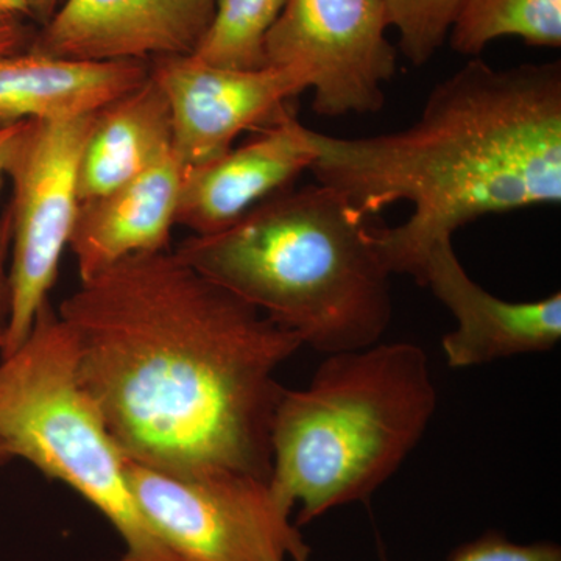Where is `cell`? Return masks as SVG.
<instances>
[{"label": "cell", "instance_id": "obj_1", "mask_svg": "<svg viewBox=\"0 0 561 561\" xmlns=\"http://www.w3.org/2000/svg\"><path fill=\"white\" fill-rule=\"evenodd\" d=\"M57 312L125 459L171 476L271 478L276 373L301 348L297 334L171 249L80 280Z\"/></svg>", "mask_w": 561, "mask_h": 561}, {"label": "cell", "instance_id": "obj_2", "mask_svg": "<svg viewBox=\"0 0 561 561\" xmlns=\"http://www.w3.org/2000/svg\"><path fill=\"white\" fill-rule=\"evenodd\" d=\"M308 139L309 172L362 216L412 206L373 239L390 275L419 283L432 247L465 225L561 202V62L474 58L435 84L404 130L351 139L308 128Z\"/></svg>", "mask_w": 561, "mask_h": 561}, {"label": "cell", "instance_id": "obj_3", "mask_svg": "<svg viewBox=\"0 0 561 561\" xmlns=\"http://www.w3.org/2000/svg\"><path fill=\"white\" fill-rule=\"evenodd\" d=\"M373 228L337 191L316 183L279 192L173 251L328 356L375 345L390 327L391 275Z\"/></svg>", "mask_w": 561, "mask_h": 561}, {"label": "cell", "instance_id": "obj_4", "mask_svg": "<svg viewBox=\"0 0 561 561\" xmlns=\"http://www.w3.org/2000/svg\"><path fill=\"white\" fill-rule=\"evenodd\" d=\"M437 389L409 342L328 354L305 389H284L272 421L273 493L306 526L367 501L426 434Z\"/></svg>", "mask_w": 561, "mask_h": 561}, {"label": "cell", "instance_id": "obj_5", "mask_svg": "<svg viewBox=\"0 0 561 561\" xmlns=\"http://www.w3.org/2000/svg\"><path fill=\"white\" fill-rule=\"evenodd\" d=\"M0 443L105 516L124 542L105 561H181L140 512L128 460L81 386L72 334L50 301L25 341L0 356Z\"/></svg>", "mask_w": 561, "mask_h": 561}, {"label": "cell", "instance_id": "obj_6", "mask_svg": "<svg viewBox=\"0 0 561 561\" xmlns=\"http://www.w3.org/2000/svg\"><path fill=\"white\" fill-rule=\"evenodd\" d=\"M140 512L181 561H294L311 556L268 479L171 476L127 461Z\"/></svg>", "mask_w": 561, "mask_h": 561}, {"label": "cell", "instance_id": "obj_7", "mask_svg": "<svg viewBox=\"0 0 561 561\" xmlns=\"http://www.w3.org/2000/svg\"><path fill=\"white\" fill-rule=\"evenodd\" d=\"M99 113V111H98ZM98 113L61 121H25L7 179L11 216L9 334L0 356L18 348L57 283L79 213V169Z\"/></svg>", "mask_w": 561, "mask_h": 561}, {"label": "cell", "instance_id": "obj_8", "mask_svg": "<svg viewBox=\"0 0 561 561\" xmlns=\"http://www.w3.org/2000/svg\"><path fill=\"white\" fill-rule=\"evenodd\" d=\"M389 27L383 0H287L265 39V66L297 73L319 116L378 113L397 73Z\"/></svg>", "mask_w": 561, "mask_h": 561}, {"label": "cell", "instance_id": "obj_9", "mask_svg": "<svg viewBox=\"0 0 561 561\" xmlns=\"http://www.w3.org/2000/svg\"><path fill=\"white\" fill-rule=\"evenodd\" d=\"M150 76L168 99L172 147L184 171L217 160L243 131L278 119L308 91L287 69L219 68L192 55L150 61Z\"/></svg>", "mask_w": 561, "mask_h": 561}, {"label": "cell", "instance_id": "obj_10", "mask_svg": "<svg viewBox=\"0 0 561 561\" xmlns=\"http://www.w3.org/2000/svg\"><path fill=\"white\" fill-rule=\"evenodd\" d=\"M213 0H62L31 49L81 61H153L191 55Z\"/></svg>", "mask_w": 561, "mask_h": 561}, {"label": "cell", "instance_id": "obj_11", "mask_svg": "<svg viewBox=\"0 0 561 561\" xmlns=\"http://www.w3.org/2000/svg\"><path fill=\"white\" fill-rule=\"evenodd\" d=\"M419 284L427 287L456 320V330L442 339L443 354L451 368L545 353L561 341L560 291L537 301L494 297L465 271L453 239H442L432 247Z\"/></svg>", "mask_w": 561, "mask_h": 561}, {"label": "cell", "instance_id": "obj_12", "mask_svg": "<svg viewBox=\"0 0 561 561\" xmlns=\"http://www.w3.org/2000/svg\"><path fill=\"white\" fill-rule=\"evenodd\" d=\"M312 161L308 127L287 110L253 139L184 173L176 225L192 234L224 230L254 206L294 186Z\"/></svg>", "mask_w": 561, "mask_h": 561}, {"label": "cell", "instance_id": "obj_13", "mask_svg": "<svg viewBox=\"0 0 561 561\" xmlns=\"http://www.w3.org/2000/svg\"><path fill=\"white\" fill-rule=\"evenodd\" d=\"M184 173L172 147L136 179L80 202L69 241L80 280L135 254L169 250Z\"/></svg>", "mask_w": 561, "mask_h": 561}, {"label": "cell", "instance_id": "obj_14", "mask_svg": "<svg viewBox=\"0 0 561 561\" xmlns=\"http://www.w3.org/2000/svg\"><path fill=\"white\" fill-rule=\"evenodd\" d=\"M149 76V61L70 60L31 46L0 55V125L98 113Z\"/></svg>", "mask_w": 561, "mask_h": 561}, {"label": "cell", "instance_id": "obj_15", "mask_svg": "<svg viewBox=\"0 0 561 561\" xmlns=\"http://www.w3.org/2000/svg\"><path fill=\"white\" fill-rule=\"evenodd\" d=\"M168 99L151 76L99 111L79 169L80 202L116 190L172 149Z\"/></svg>", "mask_w": 561, "mask_h": 561}, {"label": "cell", "instance_id": "obj_16", "mask_svg": "<svg viewBox=\"0 0 561 561\" xmlns=\"http://www.w3.org/2000/svg\"><path fill=\"white\" fill-rule=\"evenodd\" d=\"M448 38L467 57H478L501 38L559 49L561 0H467Z\"/></svg>", "mask_w": 561, "mask_h": 561}, {"label": "cell", "instance_id": "obj_17", "mask_svg": "<svg viewBox=\"0 0 561 561\" xmlns=\"http://www.w3.org/2000/svg\"><path fill=\"white\" fill-rule=\"evenodd\" d=\"M287 0H214L213 20L192 51L219 68H265V39Z\"/></svg>", "mask_w": 561, "mask_h": 561}, {"label": "cell", "instance_id": "obj_18", "mask_svg": "<svg viewBox=\"0 0 561 561\" xmlns=\"http://www.w3.org/2000/svg\"><path fill=\"white\" fill-rule=\"evenodd\" d=\"M467 0H383L400 49L413 66L432 60Z\"/></svg>", "mask_w": 561, "mask_h": 561}, {"label": "cell", "instance_id": "obj_19", "mask_svg": "<svg viewBox=\"0 0 561 561\" xmlns=\"http://www.w3.org/2000/svg\"><path fill=\"white\" fill-rule=\"evenodd\" d=\"M449 561H561V548L551 541L519 545L491 530L459 546Z\"/></svg>", "mask_w": 561, "mask_h": 561}, {"label": "cell", "instance_id": "obj_20", "mask_svg": "<svg viewBox=\"0 0 561 561\" xmlns=\"http://www.w3.org/2000/svg\"><path fill=\"white\" fill-rule=\"evenodd\" d=\"M10 250L11 216L7 208L0 216V351L5 346L11 316Z\"/></svg>", "mask_w": 561, "mask_h": 561}, {"label": "cell", "instance_id": "obj_21", "mask_svg": "<svg viewBox=\"0 0 561 561\" xmlns=\"http://www.w3.org/2000/svg\"><path fill=\"white\" fill-rule=\"evenodd\" d=\"M33 38H35V33L25 18L0 13V55L27 49Z\"/></svg>", "mask_w": 561, "mask_h": 561}, {"label": "cell", "instance_id": "obj_22", "mask_svg": "<svg viewBox=\"0 0 561 561\" xmlns=\"http://www.w3.org/2000/svg\"><path fill=\"white\" fill-rule=\"evenodd\" d=\"M24 124L25 121L0 125V190H2L3 180L7 179V165H9L14 140H16Z\"/></svg>", "mask_w": 561, "mask_h": 561}, {"label": "cell", "instance_id": "obj_23", "mask_svg": "<svg viewBox=\"0 0 561 561\" xmlns=\"http://www.w3.org/2000/svg\"><path fill=\"white\" fill-rule=\"evenodd\" d=\"M62 0H27L31 20L39 22L41 27L54 16Z\"/></svg>", "mask_w": 561, "mask_h": 561}, {"label": "cell", "instance_id": "obj_24", "mask_svg": "<svg viewBox=\"0 0 561 561\" xmlns=\"http://www.w3.org/2000/svg\"><path fill=\"white\" fill-rule=\"evenodd\" d=\"M0 13L16 14V16L31 20L27 0H0Z\"/></svg>", "mask_w": 561, "mask_h": 561}, {"label": "cell", "instance_id": "obj_25", "mask_svg": "<svg viewBox=\"0 0 561 561\" xmlns=\"http://www.w3.org/2000/svg\"><path fill=\"white\" fill-rule=\"evenodd\" d=\"M11 460H14L13 457H11V454L7 451L5 446L0 443V470H2L3 467H7Z\"/></svg>", "mask_w": 561, "mask_h": 561}, {"label": "cell", "instance_id": "obj_26", "mask_svg": "<svg viewBox=\"0 0 561 561\" xmlns=\"http://www.w3.org/2000/svg\"><path fill=\"white\" fill-rule=\"evenodd\" d=\"M294 561H309V557H306V559H298V560H294Z\"/></svg>", "mask_w": 561, "mask_h": 561}, {"label": "cell", "instance_id": "obj_27", "mask_svg": "<svg viewBox=\"0 0 561 561\" xmlns=\"http://www.w3.org/2000/svg\"><path fill=\"white\" fill-rule=\"evenodd\" d=\"M213 2H214V0H213Z\"/></svg>", "mask_w": 561, "mask_h": 561}]
</instances>
